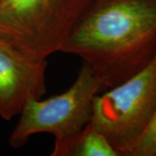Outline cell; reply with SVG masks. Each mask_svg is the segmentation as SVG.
<instances>
[{
	"instance_id": "cell-1",
	"label": "cell",
	"mask_w": 156,
	"mask_h": 156,
	"mask_svg": "<svg viewBox=\"0 0 156 156\" xmlns=\"http://www.w3.org/2000/svg\"><path fill=\"white\" fill-rule=\"evenodd\" d=\"M61 52L76 55L102 89L122 83L156 55V0L89 3Z\"/></svg>"
},
{
	"instance_id": "cell-2",
	"label": "cell",
	"mask_w": 156,
	"mask_h": 156,
	"mask_svg": "<svg viewBox=\"0 0 156 156\" xmlns=\"http://www.w3.org/2000/svg\"><path fill=\"white\" fill-rule=\"evenodd\" d=\"M88 0H0V41L23 56L46 60L61 51Z\"/></svg>"
},
{
	"instance_id": "cell-3",
	"label": "cell",
	"mask_w": 156,
	"mask_h": 156,
	"mask_svg": "<svg viewBox=\"0 0 156 156\" xmlns=\"http://www.w3.org/2000/svg\"><path fill=\"white\" fill-rule=\"evenodd\" d=\"M155 111L156 55L134 76L96 95L89 122L119 155L131 156Z\"/></svg>"
},
{
	"instance_id": "cell-4",
	"label": "cell",
	"mask_w": 156,
	"mask_h": 156,
	"mask_svg": "<svg viewBox=\"0 0 156 156\" xmlns=\"http://www.w3.org/2000/svg\"><path fill=\"white\" fill-rule=\"evenodd\" d=\"M101 89L88 65L83 63L76 81L65 92L29 101L9 137L10 145L21 147L30 136L41 133L53 134L55 146L72 138L90 122L94 99Z\"/></svg>"
},
{
	"instance_id": "cell-5",
	"label": "cell",
	"mask_w": 156,
	"mask_h": 156,
	"mask_svg": "<svg viewBox=\"0 0 156 156\" xmlns=\"http://www.w3.org/2000/svg\"><path fill=\"white\" fill-rule=\"evenodd\" d=\"M46 68V60L28 58L0 41V116L10 121L44 96Z\"/></svg>"
},
{
	"instance_id": "cell-6",
	"label": "cell",
	"mask_w": 156,
	"mask_h": 156,
	"mask_svg": "<svg viewBox=\"0 0 156 156\" xmlns=\"http://www.w3.org/2000/svg\"><path fill=\"white\" fill-rule=\"evenodd\" d=\"M52 156H120L105 135L89 122L78 134L54 146Z\"/></svg>"
},
{
	"instance_id": "cell-7",
	"label": "cell",
	"mask_w": 156,
	"mask_h": 156,
	"mask_svg": "<svg viewBox=\"0 0 156 156\" xmlns=\"http://www.w3.org/2000/svg\"><path fill=\"white\" fill-rule=\"evenodd\" d=\"M131 156H156V111L145 133L134 147Z\"/></svg>"
}]
</instances>
